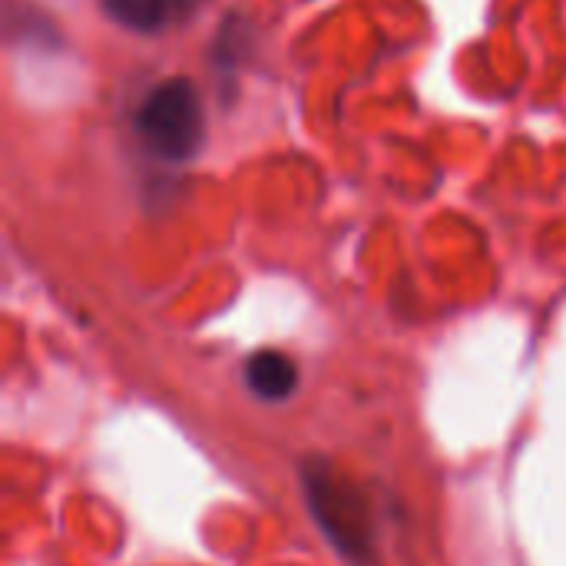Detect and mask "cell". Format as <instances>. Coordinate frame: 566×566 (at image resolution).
Segmentation results:
<instances>
[{"label":"cell","mask_w":566,"mask_h":566,"mask_svg":"<svg viewBox=\"0 0 566 566\" xmlns=\"http://www.w3.org/2000/svg\"><path fill=\"white\" fill-rule=\"evenodd\" d=\"M133 133L159 163L182 166L196 159L206 143V113L199 90L186 76L156 83L133 113Z\"/></svg>","instance_id":"obj_1"},{"label":"cell","mask_w":566,"mask_h":566,"mask_svg":"<svg viewBox=\"0 0 566 566\" xmlns=\"http://www.w3.org/2000/svg\"><path fill=\"white\" fill-rule=\"evenodd\" d=\"M308 494L315 501V517L325 527V534L332 541L342 544V551H348L352 557H358V547L368 544V527H365V507L352 491H338L325 474L315 471V478L308 481Z\"/></svg>","instance_id":"obj_2"},{"label":"cell","mask_w":566,"mask_h":566,"mask_svg":"<svg viewBox=\"0 0 566 566\" xmlns=\"http://www.w3.org/2000/svg\"><path fill=\"white\" fill-rule=\"evenodd\" d=\"M109 20L133 33H159L172 20L186 17L199 0H99Z\"/></svg>","instance_id":"obj_3"},{"label":"cell","mask_w":566,"mask_h":566,"mask_svg":"<svg viewBox=\"0 0 566 566\" xmlns=\"http://www.w3.org/2000/svg\"><path fill=\"white\" fill-rule=\"evenodd\" d=\"M242 375L249 391L262 401H285L298 385V368L282 352H255L245 361Z\"/></svg>","instance_id":"obj_4"}]
</instances>
